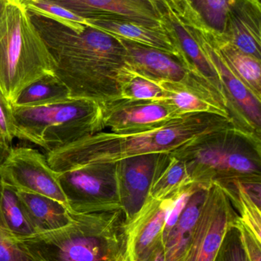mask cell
Masks as SVG:
<instances>
[{"label": "cell", "mask_w": 261, "mask_h": 261, "mask_svg": "<svg viewBox=\"0 0 261 261\" xmlns=\"http://www.w3.org/2000/svg\"><path fill=\"white\" fill-rule=\"evenodd\" d=\"M29 14L50 54L54 74L67 87L70 98L100 104L121 98L123 84L133 71L118 38L90 25L75 29Z\"/></svg>", "instance_id": "6da1fadb"}, {"label": "cell", "mask_w": 261, "mask_h": 261, "mask_svg": "<svg viewBox=\"0 0 261 261\" xmlns=\"http://www.w3.org/2000/svg\"><path fill=\"white\" fill-rule=\"evenodd\" d=\"M234 125L231 118L211 113H193L172 119L151 129L130 134L100 132L46 153L57 173L99 163H116L147 153L177 150L193 140Z\"/></svg>", "instance_id": "7a4b0ae2"}, {"label": "cell", "mask_w": 261, "mask_h": 261, "mask_svg": "<svg viewBox=\"0 0 261 261\" xmlns=\"http://www.w3.org/2000/svg\"><path fill=\"white\" fill-rule=\"evenodd\" d=\"M70 217L63 228L15 238L38 261H127L123 210Z\"/></svg>", "instance_id": "3957f363"}, {"label": "cell", "mask_w": 261, "mask_h": 261, "mask_svg": "<svg viewBox=\"0 0 261 261\" xmlns=\"http://www.w3.org/2000/svg\"><path fill=\"white\" fill-rule=\"evenodd\" d=\"M171 152L185 162L193 184H261V138L235 125L205 134Z\"/></svg>", "instance_id": "277c9868"}, {"label": "cell", "mask_w": 261, "mask_h": 261, "mask_svg": "<svg viewBox=\"0 0 261 261\" xmlns=\"http://www.w3.org/2000/svg\"><path fill=\"white\" fill-rule=\"evenodd\" d=\"M46 74H54L50 54L26 6H8L0 27V91L12 106L18 93Z\"/></svg>", "instance_id": "5b68a950"}, {"label": "cell", "mask_w": 261, "mask_h": 261, "mask_svg": "<svg viewBox=\"0 0 261 261\" xmlns=\"http://www.w3.org/2000/svg\"><path fill=\"white\" fill-rule=\"evenodd\" d=\"M17 138L30 141L46 151L57 150L105 128L101 104L70 99L34 107L12 106Z\"/></svg>", "instance_id": "8992f818"}, {"label": "cell", "mask_w": 261, "mask_h": 261, "mask_svg": "<svg viewBox=\"0 0 261 261\" xmlns=\"http://www.w3.org/2000/svg\"><path fill=\"white\" fill-rule=\"evenodd\" d=\"M179 14L219 75L230 118L234 125L261 137V100L230 70L210 38L209 28L196 12L189 9Z\"/></svg>", "instance_id": "52a82bcc"}, {"label": "cell", "mask_w": 261, "mask_h": 261, "mask_svg": "<svg viewBox=\"0 0 261 261\" xmlns=\"http://www.w3.org/2000/svg\"><path fill=\"white\" fill-rule=\"evenodd\" d=\"M58 177L70 213L85 214L122 210L116 163L87 164L58 173Z\"/></svg>", "instance_id": "ba28073f"}, {"label": "cell", "mask_w": 261, "mask_h": 261, "mask_svg": "<svg viewBox=\"0 0 261 261\" xmlns=\"http://www.w3.org/2000/svg\"><path fill=\"white\" fill-rule=\"evenodd\" d=\"M0 182L15 190L52 198L67 208L58 173L51 168L45 155L32 147H12L0 165Z\"/></svg>", "instance_id": "9c48e42d"}, {"label": "cell", "mask_w": 261, "mask_h": 261, "mask_svg": "<svg viewBox=\"0 0 261 261\" xmlns=\"http://www.w3.org/2000/svg\"><path fill=\"white\" fill-rule=\"evenodd\" d=\"M239 217L226 191L211 184L185 261H214L227 228Z\"/></svg>", "instance_id": "30bf717a"}, {"label": "cell", "mask_w": 261, "mask_h": 261, "mask_svg": "<svg viewBox=\"0 0 261 261\" xmlns=\"http://www.w3.org/2000/svg\"><path fill=\"white\" fill-rule=\"evenodd\" d=\"M101 106L104 127L116 134L151 129L180 117L165 100L118 98L103 102Z\"/></svg>", "instance_id": "8fae6325"}, {"label": "cell", "mask_w": 261, "mask_h": 261, "mask_svg": "<svg viewBox=\"0 0 261 261\" xmlns=\"http://www.w3.org/2000/svg\"><path fill=\"white\" fill-rule=\"evenodd\" d=\"M179 194L162 200L148 196L140 210L126 224L127 261H148L153 250L162 243L167 215Z\"/></svg>", "instance_id": "7c38bea8"}, {"label": "cell", "mask_w": 261, "mask_h": 261, "mask_svg": "<svg viewBox=\"0 0 261 261\" xmlns=\"http://www.w3.org/2000/svg\"><path fill=\"white\" fill-rule=\"evenodd\" d=\"M85 19L109 18L150 27L164 25L163 15L149 0H49Z\"/></svg>", "instance_id": "4fadbf2b"}, {"label": "cell", "mask_w": 261, "mask_h": 261, "mask_svg": "<svg viewBox=\"0 0 261 261\" xmlns=\"http://www.w3.org/2000/svg\"><path fill=\"white\" fill-rule=\"evenodd\" d=\"M160 154L147 153L116 162L118 189L126 224L145 203Z\"/></svg>", "instance_id": "5bb4252c"}, {"label": "cell", "mask_w": 261, "mask_h": 261, "mask_svg": "<svg viewBox=\"0 0 261 261\" xmlns=\"http://www.w3.org/2000/svg\"><path fill=\"white\" fill-rule=\"evenodd\" d=\"M118 39L125 49L127 64L132 71L139 76L156 83H186L199 76L183 61L167 52Z\"/></svg>", "instance_id": "9a60e30c"}, {"label": "cell", "mask_w": 261, "mask_h": 261, "mask_svg": "<svg viewBox=\"0 0 261 261\" xmlns=\"http://www.w3.org/2000/svg\"><path fill=\"white\" fill-rule=\"evenodd\" d=\"M164 99L179 116L193 113H211L230 118L228 106L220 93L206 81L196 76L186 83H158Z\"/></svg>", "instance_id": "2e32d148"}, {"label": "cell", "mask_w": 261, "mask_h": 261, "mask_svg": "<svg viewBox=\"0 0 261 261\" xmlns=\"http://www.w3.org/2000/svg\"><path fill=\"white\" fill-rule=\"evenodd\" d=\"M86 20L88 25L113 38H121L159 49L176 57L186 64L173 34L165 24V20L164 25L162 27H150L131 21L109 18H91Z\"/></svg>", "instance_id": "e0dca14e"}, {"label": "cell", "mask_w": 261, "mask_h": 261, "mask_svg": "<svg viewBox=\"0 0 261 261\" xmlns=\"http://www.w3.org/2000/svg\"><path fill=\"white\" fill-rule=\"evenodd\" d=\"M261 8L247 0H232L224 38L241 51L261 61Z\"/></svg>", "instance_id": "ac0fdd59"}, {"label": "cell", "mask_w": 261, "mask_h": 261, "mask_svg": "<svg viewBox=\"0 0 261 261\" xmlns=\"http://www.w3.org/2000/svg\"><path fill=\"white\" fill-rule=\"evenodd\" d=\"M163 18L190 70L214 87L225 100L223 87L216 69L207 58L199 41L193 36L170 2L164 11Z\"/></svg>", "instance_id": "d6986e66"}, {"label": "cell", "mask_w": 261, "mask_h": 261, "mask_svg": "<svg viewBox=\"0 0 261 261\" xmlns=\"http://www.w3.org/2000/svg\"><path fill=\"white\" fill-rule=\"evenodd\" d=\"M209 186H199L190 196L176 225L164 240V260L185 261L186 259Z\"/></svg>", "instance_id": "ffe728a7"}, {"label": "cell", "mask_w": 261, "mask_h": 261, "mask_svg": "<svg viewBox=\"0 0 261 261\" xmlns=\"http://www.w3.org/2000/svg\"><path fill=\"white\" fill-rule=\"evenodd\" d=\"M15 191L36 233L58 229L72 222L70 211L61 202L37 193Z\"/></svg>", "instance_id": "44dd1931"}, {"label": "cell", "mask_w": 261, "mask_h": 261, "mask_svg": "<svg viewBox=\"0 0 261 261\" xmlns=\"http://www.w3.org/2000/svg\"><path fill=\"white\" fill-rule=\"evenodd\" d=\"M185 162L172 152L161 153L149 192V197L167 199L193 185Z\"/></svg>", "instance_id": "7402d4cb"}, {"label": "cell", "mask_w": 261, "mask_h": 261, "mask_svg": "<svg viewBox=\"0 0 261 261\" xmlns=\"http://www.w3.org/2000/svg\"><path fill=\"white\" fill-rule=\"evenodd\" d=\"M210 38L232 73L261 100V61L230 44L222 34L209 29Z\"/></svg>", "instance_id": "603a6c76"}, {"label": "cell", "mask_w": 261, "mask_h": 261, "mask_svg": "<svg viewBox=\"0 0 261 261\" xmlns=\"http://www.w3.org/2000/svg\"><path fill=\"white\" fill-rule=\"evenodd\" d=\"M70 99L67 87L55 74H46L25 87L12 106L34 107Z\"/></svg>", "instance_id": "cb8c5ba5"}, {"label": "cell", "mask_w": 261, "mask_h": 261, "mask_svg": "<svg viewBox=\"0 0 261 261\" xmlns=\"http://www.w3.org/2000/svg\"><path fill=\"white\" fill-rule=\"evenodd\" d=\"M0 216L9 232L16 238L36 234L16 191L0 182Z\"/></svg>", "instance_id": "d4e9b609"}, {"label": "cell", "mask_w": 261, "mask_h": 261, "mask_svg": "<svg viewBox=\"0 0 261 261\" xmlns=\"http://www.w3.org/2000/svg\"><path fill=\"white\" fill-rule=\"evenodd\" d=\"M221 186L226 191L239 219L261 240L260 204L251 198L242 182H231Z\"/></svg>", "instance_id": "484cf974"}, {"label": "cell", "mask_w": 261, "mask_h": 261, "mask_svg": "<svg viewBox=\"0 0 261 261\" xmlns=\"http://www.w3.org/2000/svg\"><path fill=\"white\" fill-rule=\"evenodd\" d=\"M232 0H190L202 21L211 30L223 34Z\"/></svg>", "instance_id": "4316f807"}, {"label": "cell", "mask_w": 261, "mask_h": 261, "mask_svg": "<svg viewBox=\"0 0 261 261\" xmlns=\"http://www.w3.org/2000/svg\"><path fill=\"white\" fill-rule=\"evenodd\" d=\"M28 12L58 21L72 29L88 25L87 20L49 0H28L25 4Z\"/></svg>", "instance_id": "83f0119b"}, {"label": "cell", "mask_w": 261, "mask_h": 261, "mask_svg": "<svg viewBox=\"0 0 261 261\" xmlns=\"http://www.w3.org/2000/svg\"><path fill=\"white\" fill-rule=\"evenodd\" d=\"M121 98L162 100L164 99V92L158 83L133 72L130 77L123 84Z\"/></svg>", "instance_id": "f1b7e54d"}, {"label": "cell", "mask_w": 261, "mask_h": 261, "mask_svg": "<svg viewBox=\"0 0 261 261\" xmlns=\"http://www.w3.org/2000/svg\"><path fill=\"white\" fill-rule=\"evenodd\" d=\"M235 221L227 228L214 261H249Z\"/></svg>", "instance_id": "f546056e"}, {"label": "cell", "mask_w": 261, "mask_h": 261, "mask_svg": "<svg viewBox=\"0 0 261 261\" xmlns=\"http://www.w3.org/2000/svg\"><path fill=\"white\" fill-rule=\"evenodd\" d=\"M0 261H38L9 232L0 216Z\"/></svg>", "instance_id": "4dcf8cb0"}, {"label": "cell", "mask_w": 261, "mask_h": 261, "mask_svg": "<svg viewBox=\"0 0 261 261\" xmlns=\"http://www.w3.org/2000/svg\"><path fill=\"white\" fill-rule=\"evenodd\" d=\"M235 225L239 228L245 253L249 261H261V240L238 217Z\"/></svg>", "instance_id": "1f68e13d"}, {"label": "cell", "mask_w": 261, "mask_h": 261, "mask_svg": "<svg viewBox=\"0 0 261 261\" xmlns=\"http://www.w3.org/2000/svg\"><path fill=\"white\" fill-rule=\"evenodd\" d=\"M0 130L11 144L15 138H17L18 132H17L15 119L12 114V106L6 100L1 91H0Z\"/></svg>", "instance_id": "d6a6232c"}, {"label": "cell", "mask_w": 261, "mask_h": 261, "mask_svg": "<svg viewBox=\"0 0 261 261\" xmlns=\"http://www.w3.org/2000/svg\"><path fill=\"white\" fill-rule=\"evenodd\" d=\"M12 147V144L6 139V137L0 130V165L7 158Z\"/></svg>", "instance_id": "836d02e7"}, {"label": "cell", "mask_w": 261, "mask_h": 261, "mask_svg": "<svg viewBox=\"0 0 261 261\" xmlns=\"http://www.w3.org/2000/svg\"><path fill=\"white\" fill-rule=\"evenodd\" d=\"M148 261H165L164 260V250L162 243L159 244L152 252Z\"/></svg>", "instance_id": "e575fe53"}, {"label": "cell", "mask_w": 261, "mask_h": 261, "mask_svg": "<svg viewBox=\"0 0 261 261\" xmlns=\"http://www.w3.org/2000/svg\"><path fill=\"white\" fill-rule=\"evenodd\" d=\"M149 1L156 8V10L160 12L162 15H163L165 7H167L168 3H170V0H149Z\"/></svg>", "instance_id": "d590c367"}, {"label": "cell", "mask_w": 261, "mask_h": 261, "mask_svg": "<svg viewBox=\"0 0 261 261\" xmlns=\"http://www.w3.org/2000/svg\"><path fill=\"white\" fill-rule=\"evenodd\" d=\"M9 4V2L8 0H0V27L6 18Z\"/></svg>", "instance_id": "8d00e7d4"}, {"label": "cell", "mask_w": 261, "mask_h": 261, "mask_svg": "<svg viewBox=\"0 0 261 261\" xmlns=\"http://www.w3.org/2000/svg\"><path fill=\"white\" fill-rule=\"evenodd\" d=\"M173 5L176 6H186V5L191 4V2L190 0H176L175 3H172Z\"/></svg>", "instance_id": "74e56055"}, {"label": "cell", "mask_w": 261, "mask_h": 261, "mask_svg": "<svg viewBox=\"0 0 261 261\" xmlns=\"http://www.w3.org/2000/svg\"><path fill=\"white\" fill-rule=\"evenodd\" d=\"M9 2V3H12V4H17V5H22V6H25L26 3H27L28 0H8Z\"/></svg>", "instance_id": "f35d334b"}, {"label": "cell", "mask_w": 261, "mask_h": 261, "mask_svg": "<svg viewBox=\"0 0 261 261\" xmlns=\"http://www.w3.org/2000/svg\"><path fill=\"white\" fill-rule=\"evenodd\" d=\"M247 1L254 3V4L257 5V6H260V0H247Z\"/></svg>", "instance_id": "ab89813d"}, {"label": "cell", "mask_w": 261, "mask_h": 261, "mask_svg": "<svg viewBox=\"0 0 261 261\" xmlns=\"http://www.w3.org/2000/svg\"><path fill=\"white\" fill-rule=\"evenodd\" d=\"M170 1H171V3H175V1H176V0H170Z\"/></svg>", "instance_id": "60d3db41"}]
</instances>
